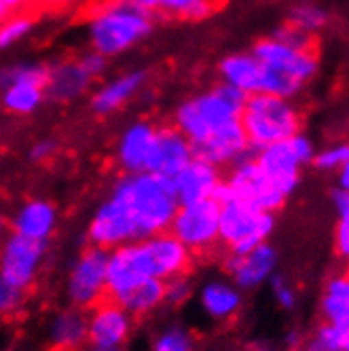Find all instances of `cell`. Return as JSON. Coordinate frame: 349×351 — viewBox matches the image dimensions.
<instances>
[{
  "label": "cell",
  "instance_id": "obj_51",
  "mask_svg": "<svg viewBox=\"0 0 349 351\" xmlns=\"http://www.w3.org/2000/svg\"><path fill=\"white\" fill-rule=\"evenodd\" d=\"M252 351H276V349H273V347H271L269 343H256Z\"/></svg>",
  "mask_w": 349,
  "mask_h": 351
},
{
  "label": "cell",
  "instance_id": "obj_12",
  "mask_svg": "<svg viewBox=\"0 0 349 351\" xmlns=\"http://www.w3.org/2000/svg\"><path fill=\"white\" fill-rule=\"evenodd\" d=\"M252 56L261 62V66L288 74L301 85H309L320 72V60L315 51H298L273 36H265L254 43Z\"/></svg>",
  "mask_w": 349,
  "mask_h": 351
},
{
  "label": "cell",
  "instance_id": "obj_11",
  "mask_svg": "<svg viewBox=\"0 0 349 351\" xmlns=\"http://www.w3.org/2000/svg\"><path fill=\"white\" fill-rule=\"evenodd\" d=\"M222 182L227 186L231 199H239V202H245L265 212L276 214L288 202L261 171V167L254 161V153L233 163L229 176L222 178Z\"/></svg>",
  "mask_w": 349,
  "mask_h": 351
},
{
  "label": "cell",
  "instance_id": "obj_19",
  "mask_svg": "<svg viewBox=\"0 0 349 351\" xmlns=\"http://www.w3.org/2000/svg\"><path fill=\"white\" fill-rule=\"evenodd\" d=\"M146 85V72L144 70H128L117 77L99 83L91 91V110L99 117H108L125 108L134 97L140 95V91Z\"/></svg>",
  "mask_w": 349,
  "mask_h": 351
},
{
  "label": "cell",
  "instance_id": "obj_42",
  "mask_svg": "<svg viewBox=\"0 0 349 351\" xmlns=\"http://www.w3.org/2000/svg\"><path fill=\"white\" fill-rule=\"evenodd\" d=\"M333 243H335L337 256H341V258L349 256V218H337Z\"/></svg>",
  "mask_w": 349,
  "mask_h": 351
},
{
  "label": "cell",
  "instance_id": "obj_4",
  "mask_svg": "<svg viewBox=\"0 0 349 351\" xmlns=\"http://www.w3.org/2000/svg\"><path fill=\"white\" fill-rule=\"evenodd\" d=\"M239 123L254 153V150L288 140L301 132L303 114L294 99H284L258 91L245 97Z\"/></svg>",
  "mask_w": 349,
  "mask_h": 351
},
{
  "label": "cell",
  "instance_id": "obj_14",
  "mask_svg": "<svg viewBox=\"0 0 349 351\" xmlns=\"http://www.w3.org/2000/svg\"><path fill=\"white\" fill-rule=\"evenodd\" d=\"M87 315V347H123L134 332V317L117 300L104 298L89 309Z\"/></svg>",
  "mask_w": 349,
  "mask_h": 351
},
{
  "label": "cell",
  "instance_id": "obj_5",
  "mask_svg": "<svg viewBox=\"0 0 349 351\" xmlns=\"http://www.w3.org/2000/svg\"><path fill=\"white\" fill-rule=\"evenodd\" d=\"M315 150L313 140L298 132L288 140L254 150V161L267 176V180L288 199L301 184L303 167L311 165Z\"/></svg>",
  "mask_w": 349,
  "mask_h": 351
},
{
  "label": "cell",
  "instance_id": "obj_36",
  "mask_svg": "<svg viewBox=\"0 0 349 351\" xmlns=\"http://www.w3.org/2000/svg\"><path fill=\"white\" fill-rule=\"evenodd\" d=\"M311 165L320 171H328V173L339 171L341 167L349 165V146L345 142H335L315 150Z\"/></svg>",
  "mask_w": 349,
  "mask_h": 351
},
{
  "label": "cell",
  "instance_id": "obj_24",
  "mask_svg": "<svg viewBox=\"0 0 349 351\" xmlns=\"http://www.w3.org/2000/svg\"><path fill=\"white\" fill-rule=\"evenodd\" d=\"M47 339L53 351H81L87 345V315L77 307L58 311L47 326Z\"/></svg>",
  "mask_w": 349,
  "mask_h": 351
},
{
  "label": "cell",
  "instance_id": "obj_17",
  "mask_svg": "<svg viewBox=\"0 0 349 351\" xmlns=\"http://www.w3.org/2000/svg\"><path fill=\"white\" fill-rule=\"evenodd\" d=\"M193 153L197 159L208 161L214 167L222 169V167L241 161L248 155H252V148L248 144L241 123L233 121V123H227V125H222V128L214 130L206 140L195 144Z\"/></svg>",
  "mask_w": 349,
  "mask_h": 351
},
{
  "label": "cell",
  "instance_id": "obj_27",
  "mask_svg": "<svg viewBox=\"0 0 349 351\" xmlns=\"http://www.w3.org/2000/svg\"><path fill=\"white\" fill-rule=\"evenodd\" d=\"M320 313L324 322L349 326V278L345 273L330 275L324 284Z\"/></svg>",
  "mask_w": 349,
  "mask_h": 351
},
{
  "label": "cell",
  "instance_id": "obj_18",
  "mask_svg": "<svg viewBox=\"0 0 349 351\" xmlns=\"http://www.w3.org/2000/svg\"><path fill=\"white\" fill-rule=\"evenodd\" d=\"M58 224H60L58 208L49 202V199L32 197L11 214L7 229L9 233L49 243V239L58 231Z\"/></svg>",
  "mask_w": 349,
  "mask_h": 351
},
{
  "label": "cell",
  "instance_id": "obj_50",
  "mask_svg": "<svg viewBox=\"0 0 349 351\" xmlns=\"http://www.w3.org/2000/svg\"><path fill=\"white\" fill-rule=\"evenodd\" d=\"M87 351H125L123 347H89Z\"/></svg>",
  "mask_w": 349,
  "mask_h": 351
},
{
  "label": "cell",
  "instance_id": "obj_53",
  "mask_svg": "<svg viewBox=\"0 0 349 351\" xmlns=\"http://www.w3.org/2000/svg\"><path fill=\"white\" fill-rule=\"evenodd\" d=\"M7 231H9V229H7V222H5L3 218H0V241H3V237L7 235Z\"/></svg>",
  "mask_w": 349,
  "mask_h": 351
},
{
  "label": "cell",
  "instance_id": "obj_20",
  "mask_svg": "<svg viewBox=\"0 0 349 351\" xmlns=\"http://www.w3.org/2000/svg\"><path fill=\"white\" fill-rule=\"evenodd\" d=\"M220 182H222L220 169L197 157L171 178V186H173V195L178 199V206L214 199Z\"/></svg>",
  "mask_w": 349,
  "mask_h": 351
},
{
  "label": "cell",
  "instance_id": "obj_1",
  "mask_svg": "<svg viewBox=\"0 0 349 351\" xmlns=\"http://www.w3.org/2000/svg\"><path fill=\"white\" fill-rule=\"evenodd\" d=\"M110 197L125 208L140 239L165 233L178 210L171 180L153 171L123 173L115 182Z\"/></svg>",
  "mask_w": 349,
  "mask_h": 351
},
{
  "label": "cell",
  "instance_id": "obj_52",
  "mask_svg": "<svg viewBox=\"0 0 349 351\" xmlns=\"http://www.w3.org/2000/svg\"><path fill=\"white\" fill-rule=\"evenodd\" d=\"M9 13H11V11H9V7H7V5L3 3V0H0V21H3V19H5V17L9 15Z\"/></svg>",
  "mask_w": 349,
  "mask_h": 351
},
{
  "label": "cell",
  "instance_id": "obj_10",
  "mask_svg": "<svg viewBox=\"0 0 349 351\" xmlns=\"http://www.w3.org/2000/svg\"><path fill=\"white\" fill-rule=\"evenodd\" d=\"M49 243L7 233L0 241V275L21 290H30L43 273Z\"/></svg>",
  "mask_w": 349,
  "mask_h": 351
},
{
  "label": "cell",
  "instance_id": "obj_49",
  "mask_svg": "<svg viewBox=\"0 0 349 351\" xmlns=\"http://www.w3.org/2000/svg\"><path fill=\"white\" fill-rule=\"evenodd\" d=\"M3 3L9 7V11H19L30 3H36V0H3Z\"/></svg>",
  "mask_w": 349,
  "mask_h": 351
},
{
  "label": "cell",
  "instance_id": "obj_22",
  "mask_svg": "<svg viewBox=\"0 0 349 351\" xmlns=\"http://www.w3.org/2000/svg\"><path fill=\"white\" fill-rule=\"evenodd\" d=\"M197 303L212 322H229L243 307V292L229 278H212L199 286Z\"/></svg>",
  "mask_w": 349,
  "mask_h": 351
},
{
  "label": "cell",
  "instance_id": "obj_23",
  "mask_svg": "<svg viewBox=\"0 0 349 351\" xmlns=\"http://www.w3.org/2000/svg\"><path fill=\"white\" fill-rule=\"evenodd\" d=\"M93 81L81 68L79 60H60L47 66L45 93L53 102H74L91 89Z\"/></svg>",
  "mask_w": 349,
  "mask_h": 351
},
{
  "label": "cell",
  "instance_id": "obj_21",
  "mask_svg": "<svg viewBox=\"0 0 349 351\" xmlns=\"http://www.w3.org/2000/svg\"><path fill=\"white\" fill-rule=\"evenodd\" d=\"M195 159L193 144L176 128H159L153 148V157L148 171L159 173L163 178H173Z\"/></svg>",
  "mask_w": 349,
  "mask_h": 351
},
{
  "label": "cell",
  "instance_id": "obj_7",
  "mask_svg": "<svg viewBox=\"0 0 349 351\" xmlns=\"http://www.w3.org/2000/svg\"><path fill=\"white\" fill-rule=\"evenodd\" d=\"M146 280H161L159 267L148 239L123 243L108 252L106 288L108 298L117 300Z\"/></svg>",
  "mask_w": 349,
  "mask_h": 351
},
{
  "label": "cell",
  "instance_id": "obj_39",
  "mask_svg": "<svg viewBox=\"0 0 349 351\" xmlns=\"http://www.w3.org/2000/svg\"><path fill=\"white\" fill-rule=\"evenodd\" d=\"M273 38H278L280 43L292 47V49H298V51H315V36H309L307 32L298 30L292 23H282L276 30L271 32Z\"/></svg>",
  "mask_w": 349,
  "mask_h": 351
},
{
  "label": "cell",
  "instance_id": "obj_6",
  "mask_svg": "<svg viewBox=\"0 0 349 351\" xmlns=\"http://www.w3.org/2000/svg\"><path fill=\"white\" fill-rule=\"evenodd\" d=\"M276 231V214L258 210L239 199L220 204V229L218 243L227 247L229 254L248 252L265 241Z\"/></svg>",
  "mask_w": 349,
  "mask_h": 351
},
{
  "label": "cell",
  "instance_id": "obj_33",
  "mask_svg": "<svg viewBox=\"0 0 349 351\" xmlns=\"http://www.w3.org/2000/svg\"><path fill=\"white\" fill-rule=\"evenodd\" d=\"M305 85H301L298 81H294L288 74H282L278 70L265 68L261 70V83H258V91L261 93H269L276 97H284V99H294L303 93Z\"/></svg>",
  "mask_w": 349,
  "mask_h": 351
},
{
  "label": "cell",
  "instance_id": "obj_46",
  "mask_svg": "<svg viewBox=\"0 0 349 351\" xmlns=\"http://www.w3.org/2000/svg\"><path fill=\"white\" fill-rule=\"evenodd\" d=\"M286 343H288V347L290 349H303V343H305V339L301 337V332H296V330H292V332H288V337H286Z\"/></svg>",
  "mask_w": 349,
  "mask_h": 351
},
{
  "label": "cell",
  "instance_id": "obj_44",
  "mask_svg": "<svg viewBox=\"0 0 349 351\" xmlns=\"http://www.w3.org/2000/svg\"><path fill=\"white\" fill-rule=\"evenodd\" d=\"M330 202H333V210L337 218H349V191L335 186L330 193Z\"/></svg>",
  "mask_w": 349,
  "mask_h": 351
},
{
  "label": "cell",
  "instance_id": "obj_28",
  "mask_svg": "<svg viewBox=\"0 0 349 351\" xmlns=\"http://www.w3.org/2000/svg\"><path fill=\"white\" fill-rule=\"evenodd\" d=\"M117 303L125 309L134 319L136 317H148L155 311H159L165 305L163 296V282L161 280H146L117 298Z\"/></svg>",
  "mask_w": 349,
  "mask_h": 351
},
{
  "label": "cell",
  "instance_id": "obj_43",
  "mask_svg": "<svg viewBox=\"0 0 349 351\" xmlns=\"http://www.w3.org/2000/svg\"><path fill=\"white\" fill-rule=\"evenodd\" d=\"M56 153H58V142L51 140V138H40L30 148V159L34 163H45V161L51 159Z\"/></svg>",
  "mask_w": 349,
  "mask_h": 351
},
{
  "label": "cell",
  "instance_id": "obj_35",
  "mask_svg": "<svg viewBox=\"0 0 349 351\" xmlns=\"http://www.w3.org/2000/svg\"><path fill=\"white\" fill-rule=\"evenodd\" d=\"M15 81H47V66L40 62H11L0 66V87Z\"/></svg>",
  "mask_w": 349,
  "mask_h": 351
},
{
  "label": "cell",
  "instance_id": "obj_31",
  "mask_svg": "<svg viewBox=\"0 0 349 351\" xmlns=\"http://www.w3.org/2000/svg\"><path fill=\"white\" fill-rule=\"evenodd\" d=\"M218 9L212 0H159L157 13L186 19V21H204Z\"/></svg>",
  "mask_w": 349,
  "mask_h": 351
},
{
  "label": "cell",
  "instance_id": "obj_38",
  "mask_svg": "<svg viewBox=\"0 0 349 351\" xmlns=\"http://www.w3.org/2000/svg\"><path fill=\"white\" fill-rule=\"evenodd\" d=\"M26 305V290L7 282L0 275V317H15Z\"/></svg>",
  "mask_w": 349,
  "mask_h": 351
},
{
  "label": "cell",
  "instance_id": "obj_41",
  "mask_svg": "<svg viewBox=\"0 0 349 351\" xmlns=\"http://www.w3.org/2000/svg\"><path fill=\"white\" fill-rule=\"evenodd\" d=\"M79 60V64H81V68L87 72V77L95 83V81H99L106 74V70H108V62L110 60H106L104 56H99V53H95V51H85L81 58H77Z\"/></svg>",
  "mask_w": 349,
  "mask_h": 351
},
{
  "label": "cell",
  "instance_id": "obj_9",
  "mask_svg": "<svg viewBox=\"0 0 349 351\" xmlns=\"http://www.w3.org/2000/svg\"><path fill=\"white\" fill-rule=\"evenodd\" d=\"M218 229L220 206L214 199H206V202L178 206L167 231L193 254H204L218 245Z\"/></svg>",
  "mask_w": 349,
  "mask_h": 351
},
{
  "label": "cell",
  "instance_id": "obj_8",
  "mask_svg": "<svg viewBox=\"0 0 349 351\" xmlns=\"http://www.w3.org/2000/svg\"><path fill=\"white\" fill-rule=\"evenodd\" d=\"M106 263L108 252L102 247L87 245L72 261L66 278V298L70 307L89 311L97 303L108 298L106 288Z\"/></svg>",
  "mask_w": 349,
  "mask_h": 351
},
{
  "label": "cell",
  "instance_id": "obj_34",
  "mask_svg": "<svg viewBox=\"0 0 349 351\" xmlns=\"http://www.w3.org/2000/svg\"><path fill=\"white\" fill-rule=\"evenodd\" d=\"M153 351H195V337L180 324H169L157 332L151 345Z\"/></svg>",
  "mask_w": 349,
  "mask_h": 351
},
{
  "label": "cell",
  "instance_id": "obj_2",
  "mask_svg": "<svg viewBox=\"0 0 349 351\" xmlns=\"http://www.w3.org/2000/svg\"><path fill=\"white\" fill-rule=\"evenodd\" d=\"M155 30V15L134 3H99L87 15V43L91 51L115 60L144 43Z\"/></svg>",
  "mask_w": 349,
  "mask_h": 351
},
{
  "label": "cell",
  "instance_id": "obj_3",
  "mask_svg": "<svg viewBox=\"0 0 349 351\" xmlns=\"http://www.w3.org/2000/svg\"><path fill=\"white\" fill-rule=\"evenodd\" d=\"M243 102V93L218 83L180 102V106L173 112V128L195 146L222 125L239 121Z\"/></svg>",
  "mask_w": 349,
  "mask_h": 351
},
{
  "label": "cell",
  "instance_id": "obj_47",
  "mask_svg": "<svg viewBox=\"0 0 349 351\" xmlns=\"http://www.w3.org/2000/svg\"><path fill=\"white\" fill-rule=\"evenodd\" d=\"M335 173H337V186H339V189L349 191V165L341 167V169H339V171H335Z\"/></svg>",
  "mask_w": 349,
  "mask_h": 351
},
{
  "label": "cell",
  "instance_id": "obj_32",
  "mask_svg": "<svg viewBox=\"0 0 349 351\" xmlns=\"http://www.w3.org/2000/svg\"><path fill=\"white\" fill-rule=\"evenodd\" d=\"M32 30H34L32 15L21 13V11H11L0 21V49L7 51V49L17 47L32 34Z\"/></svg>",
  "mask_w": 349,
  "mask_h": 351
},
{
  "label": "cell",
  "instance_id": "obj_55",
  "mask_svg": "<svg viewBox=\"0 0 349 351\" xmlns=\"http://www.w3.org/2000/svg\"><path fill=\"white\" fill-rule=\"evenodd\" d=\"M212 3H216V5H218V3H220V0H212Z\"/></svg>",
  "mask_w": 349,
  "mask_h": 351
},
{
  "label": "cell",
  "instance_id": "obj_30",
  "mask_svg": "<svg viewBox=\"0 0 349 351\" xmlns=\"http://www.w3.org/2000/svg\"><path fill=\"white\" fill-rule=\"evenodd\" d=\"M305 351H349V326L322 322L303 343Z\"/></svg>",
  "mask_w": 349,
  "mask_h": 351
},
{
  "label": "cell",
  "instance_id": "obj_15",
  "mask_svg": "<svg viewBox=\"0 0 349 351\" xmlns=\"http://www.w3.org/2000/svg\"><path fill=\"white\" fill-rule=\"evenodd\" d=\"M224 271L241 292L261 288L263 284H269V280L278 271V250L269 241H265L248 250V252L227 254Z\"/></svg>",
  "mask_w": 349,
  "mask_h": 351
},
{
  "label": "cell",
  "instance_id": "obj_26",
  "mask_svg": "<svg viewBox=\"0 0 349 351\" xmlns=\"http://www.w3.org/2000/svg\"><path fill=\"white\" fill-rule=\"evenodd\" d=\"M47 99L43 81H15L0 87V104L11 114H34Z\"/></svg>",
  "mask_w": 349,
  "mask_h": 351
},
{
  "label": "cell",
  "instance_id": "obj_48",
  "mask_svg": "<svg viewBox=\"0 0 349 351\" xmlns=\"http://www.w3.org/2000/svg\"><path fill=\"white\" fill-rule=\"evenodd\" d=\"M36 3H40L45 7H51V9H64V7L79 3V0H36Z\"/></svg>",
  "mask_w": 349,
  "mask_h": 351
},
{
  "label": "cell",
  "instance_id": "obj_29",
  "mask_svg": "<svg viewBox=\"0 0 349 351\" xmlns=\"http://www.w3.org/2000/svg\"><path fill=\"white\" fill-rule=\"evenodd\" d=\"M330 21H333L330 11L324 5L315 3V0H301V3L292 5L288 11V23L307 32L309 36L324 32L330 26Z\"/></svg>",
  "mask_w": 349,
  "mask_h": 351
},
{
  "label": "cell",
  "instance_id": "obj_25",
  "mask_svg": "<svg viewBox=\"0 0 349 351\" xmlns=\"http://www.w3.org/2000/svg\"><path fill=\"white\" fill-rule=\"evenodd\" d=\"M261 70L263 66L252 56V51H237L224 56L218 62V79L222 85H229L248 97L252 93H258Z\"/></svg>",
  "mask_w": 349,
  "mask_h": 351
},
{
  "label": "cell",
  "instance_id": "obj_13",
  "mask_svg": "<svg viewBox=\"0 0 349 351\" xmlns=\"http://www.w3.org/2000/svg\"><path fill=\"white\" fill-rule=\"evenodd\" d=\"M138 231L136 224L132 222L130 214L125 212L119 202L108 195V199H104L99 204L87 224V241L89 245L102 247L106 252L110 250L130 243V241H138Z\"/></svg>",
  "mask_w": 349,
  "mask_h": 351
},
{
  "label": "cell",
  "instance_id": "obj_37",
  "mask_svg": "<svg viewBox=\"0 0 349 351\" xmlns=\"http://www.w3.org/2000/svg\"><path fill=\"white\" fill-rule=\"evenodd\" d=\"M163 296H165V305L169 307H182L195 296V286L193 280L189 278V273L176 275V278H169L163 282Z\"/></svg>",
  "mask_w": 349,
  "mask_h": 351
},
{
  "label": "cell",
  "instance_id": "obj_16",
  "mask_svg": "<svg viewBox=\"0 0 349 351\" xmlns=\"http://www.w3.org/2000/svg\"><path fill=\"white\" fill-rule=\"evenodd\" d=\"M157 125L151 121H134L121 132L115 146V161L123 173L148 171L153 157V148L157 140Z\"/></svg>",
  "mask_w": 349,
  "mask_h": 351
},
{
  "label": "cell",
  "instance_id": "obj_45",
  "mask_svg": "<svg viewBox=\"0 0 349 351\" xmlns=\"http://www.w3.org/2000/svg\"><path fill=\"white\" fill-rule=\"evenodd\" d=\"M130 3H134L136 7H140V9H142V11H146V13H153V15H157L159 0H130Z\"/></svg>",
  "mask_w": 349,
  "mask_h": 351
},
{
  "label": "cell",
  "instance_id": "obj_54",
  "mask_svg": "<svg viewBox=\"0 0 349 351\" xmlns=\"http://www.w3.org/2000/svg\"><path fill=\"white\" fill-rule=\"evenodd\" d=\"M102 3H128V0H102Z\"/></svg>",
  "mask_w": 349,
  "mask_h": 351
},
{
  "label": "cell",
  "instance_id": "obj_40",
  "mask_svg": "<svg viewBox=\"0 0 349 351\" xmlns=\"http://www.w3.org/2000/svg\"><path fill=\"white\" fill-rule=\"evenodd\" d=\"M269 284H271V292H273V298H276V303L284 311H294L296 305H298V292H296V288L288 280L280 278L278 273L269 280Z\"/></svg>",
  "mask_w": 349,
  "mask_h": 351
}]
</instances>
